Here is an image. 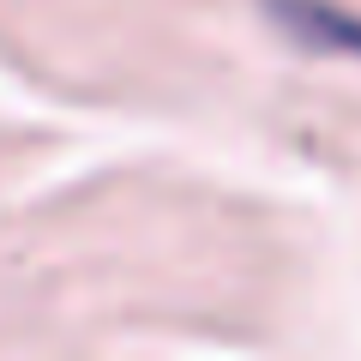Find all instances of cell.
<instances>
[{
  "label": "cell",
  "instance_id": "1",
  "mask_svg": "<svg viewBox=\"0 0 361 361\" xmlns=\"http://www.w3.org/2000/svg\"><path fill=\"white\" fill-rule=\"evenodd\" d=\"M271 18L289 30V37L313 42V49H331V54H361V18L331 6V0H265Z\"/></svg>",
  "mask_w": 361,
  "mask_h": 361
}]
</instances>
